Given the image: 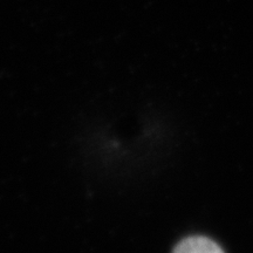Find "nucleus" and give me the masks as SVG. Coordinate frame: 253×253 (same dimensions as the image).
I'll list each match as a JSON object with an SVG mask.
<instances>
[{"label":"nucleus","mask_w":253,"mask_h":253,"mask_svg":"<svg viewBox=\"0 0 253 253\" xmlns=\"http://www.w3.org/2000/svg\"><path fill=\"white\" fill-rule=\"evenodd\" d=\"M172 253H224V251L213 240L207 237L195 236L179 242Z\"/></svg>","instance_id":"1"}]
</instances>
